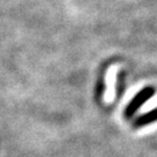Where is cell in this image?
Segmentation results:
<instances>
[{
  "instance_id": "obj_2",
  "label": "cell",
  "mask_w": 157,
  "mask_h": 157,
  "mask_svg": "<svg viewBox=\"0 0 157 157\" xmlns=\"http://www.w3.org/2000/svg\"><path fill=\"white\" fill-rule=\"evenodd\" d=\"M155 121H157V107L154 108L152 111H149V112L137 117L134 121V127H136V128L137 127H143V126L152 124Z\"/></svg>"
},
{
  "instance_id": "obj_1",
  "label": "cell",
  "mask_w": 157,
  "mask_h": 157,
  "mask_svg": "<svg viewBox=\"0 0 157 157\" xmlns=\"http://www.w3.org/2000/svg\"><path fill=\"white\" fill-rule=\"evenodd\" d=\"M154 94H155V89L154 87H151V86L143 87L127 105L126 109H124V117L126 118H132L135 113L137 112V109L143 104H146Z\"/></svg>"
}]
</instances>
